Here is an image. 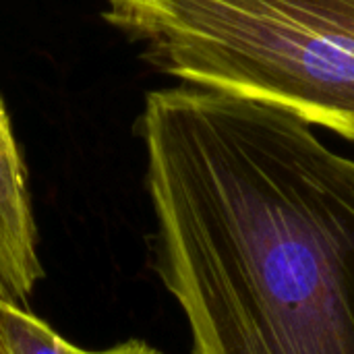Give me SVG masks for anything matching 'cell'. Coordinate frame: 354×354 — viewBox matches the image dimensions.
Returning <instances> with one entry per match:
<instances>
[{
    "mask_svg": "<svg viewBox=\"0 0 354 354\" xmlns=\"http://www.w3.org/2000/svg\"><path fill=\"white\" fill-rule=\"evenodd\" d=\"M158 270L193 354H354V160L292 112L180 85L141 116Z\"/></svg>",
    "mask_w": 354,
    "mask_h": 354,
    "instance_id": "obj_1",
    "label": "cell"
},
{
    "mask_svg": "<svg viewBox=\"0 0 354 354\" xmlns=\"http://www.w3.org/2000/svg\"><path fill=\"white\" fill-rule=\"evenodd\" d=\"M41 278L23 162L0 104V290L25 305Z\"/></svg>",
    "mask_w": 354,
    "mask_h": 354,
    "instance_id": "obj_3",
    "label": "cell"
},
{
    "mask_svg": "<svg viewBox=\"0 0 354 354\" xmlns=\"http://www.w3.org/2000/svg\"><path fill=\"white\" fill-rule=\"evenodd\" d=\"M2 299H8V297H6V295H4V292L0 290V301H2ZM0 354H2V346H0Z\"/></svg>",
    "mask_w": 354,
    "mask_h": 354,
    "instance_id": "obj_6",
    "label": "cell"
},
{
    "mask_svg": "<svg viewBox=\"0 0 354 354\" xmlns=\"http://www.w3.org/2000/svg\"><path fill=\"white\" fill-rule=\"evenodd\" d=\"M104 17L185 85L354 141V0H106Z\"/></svg>",
    "mask_w": 354,
    "mask_h": 354,
    "instance_id": "obj_2",
    "label": "cell"
},
{
    "mask_svg": "<svg viewBox=\"0 0 354 354\" xmlns=\"http://www.w3.org/2000/svg\"><path fill=\"white\" fill-rule=\"evenodd\" d=\"M0 346L2 354H91L10 299L0 301Z\"/></svg>",
    "mask_w": 354,
    "mask_h": 354,
    "instance_id": "obj_4",
    "label": "cell"
},
{
    "mask_svg": "<svg viewBox=\"0 0 354 354\" xmlns=\"http://www.w3.org/2000/svg\"><path fill=\"white\" fill-rule=\"evenodd\" d=\"M91 354H162L160 351H156L153 346H149L147 342H141V340H127V342H120L116 346H110L106 351H100V353Z\"/></svg>",
    "mask_w": 354,
    "mask_h": 354,
    "instance_id": "obj_5",
    "label": "cell"
}]
</instances>
